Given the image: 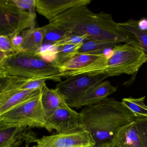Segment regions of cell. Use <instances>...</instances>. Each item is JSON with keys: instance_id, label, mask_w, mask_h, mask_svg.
Returning a JSON list of instances; mask_svg holds the SVG:
<instances>
[{"instance_id": "obj_5", "label": "cell", "mask_w": 147, "mask_h": 147, "mask_svg": "<svg viewBox=\"0 0 147 147\" xmlns=\"http://www.w3.org/2000/svg\"><path fill=\"white\" fill-rule=\"evenodd\" d=\"M73 34H86L89 39L107 40L138 45L127 33L120 30L110 13L101 11L95 13L90 19L79 26Z\"/></svg>"}, {"instance_id": "obj_13", "label": "cell", "mask_w": 147, "mask_h": 147, "mask_svg": "<svg viewBox=\"0 0 147 147\" xmlns=\"http://www.w3.org/2000/svg\"><path fill=\"white\" fill-rule=\"evenodd\" d=\"M117 91L110 81H103L93 87L76 104L74 108H79L99 103Z\"/></svg>"}, {"instance_id": "obj_14", "label": "cell", "mask_w": 147, "mask_h": 147, "mask_svg": "<svg viewBox=\"0 0 147 147\" xmlns=\"http://www.w3.org/2000/svg\"><path fill=\"white\" fill-rule=\"evenodd\" d=\"M120 30L129 35L142 49L147 55V18L139 20L130 19L118 23Z\"/></svg>"}, {"instance_id": "obj_19", "label": "cell", "mask_w": 147, "mask_h": 147, "mask_svg": "<svg viewBox=\"0 0 147 147\" xmlns=\"http://www.w3.org/2000/svg\"><path fill=\"white\" fill-rule=\"evenodd\" d=\"M121 43L107 40L90 39L83 42L78 54H102L108 49H112Z\"/></svg>"}, {"instance_id": "obj_30", "label": "cell", "mask_w": 147, "mask_h": 147, "mask_svg": "<svg viewBox=\"0 0 147 147\" xmlns=\"http://www.w3.org/2000/svg\"><path fill=\"white\" fill-rule=\"evenodd\" d=\"M20 147H30V145H25V144H24V146H22ZM32 147H37V146L36 144V145H33Z\"/></svg>"}, {"instance_id": "obj_16", "label": "cell", "mask_w": 147, "mask_h": 147, "mask_svg": "<svg viewBox=\"0 0 147 147\" xmlns=\"http://www.w3.org/2000/svg\"><path fill=\"white\" fill-rule=\"evenodd\" d=\"M115 147H142V139L137 123L134 122L122 128L113 138Z\"/></svg>"}, {"instance_id": "obj_29", "label": "cell", "mask_w": 147, "mask_h": 147, "mask_svg": "<svg viewBox=\"0 0 147 147\" xmlns=\"http://www.w3.org/2000/svg\"><path fill=\"white\" fill-rule=\"evenodd\" d=\"M10 38H11L12 44L15 52L16 53L24 52V50L22 48L23 37L22 34L14 35Z\"/></svg>"}, {"instance_id": "obj_32", "label": "cell", "mask_w": 147, "mask_h": 147, "mask_svg": "<svg viewBox=\"0 0 147 147\" xmlns=\"http://www.w3.org/2000/svg\"><path fill=\"white\" fill-rule=\"evenodd\" d=\"M113 147V146H111V147Z\"/></svg>"}, {"instance_id": "obj_6", "label": "cell", "mask_w": 147, "mask_h": 147, "mask_svg": "<svg viewBox=\"0 0 147 147\" xmlns=\"http://www.w3.org/2000/svg\"><path fill=\"white\" fill-rule=\"evenodd\" d=\"M35 9L26 11L17 7L11 0H0V35L11 37L35 28Z\"/></svg>"}, {"instance_id": "obj_18", "label": "cell", "mask_w": 147, "mask_h": 147, "mask_svg": "<svg viewBox=\"0 0 147 147\" xmlns=\"http://www.w3.org/2000/svg\"><path fill=\"white\" fill-rule=\"evenodd\" d=\"M42 102L47 118L59 107L67 104L64 96L57 89L49 88L46 85L42 91Z\"/></svg>"}, {"instance_id": "obj_20", "label": "cell", "mask_w": 147, "mask_h": 147, "mask_svg": "<svg viewBox=\"0 0 147 147\" xmlns=\"http://www.w3.org/2000/svg\"><path fill=\"white\" fill-rule=\"evenodd\" d=\"M145 97L140 98H124L122 102L133 114L136 119L147 118V105L144 103Z\"/></svg>"}, {"instance_id": "obj_3", "label": "cell", "mask_w": 147, "mask_h": 147, "mask_svg": "<svg viewBox=\"0 0 147 147\" xmlns=\"http://www.w3.org/2000/svg\"><path fill=\"white\" fill-rule=\"evenodd\" d=\"M147 63V55L137 45L125 43L116 45L110 53H105L96 61L95 75L107 77L136 74Z\"/></svg>"}, {"instance_id": "obj_26", "label": "cell", "mask_w": 147, "mask_h": 147, "mask_svg": "<svg viewBox=\"0 0 147 147\" xmlns=\"http://www.w3.org/2000/svg\"><path fill=\"white\" fill-rule=\"evenodd\" d=\"M141 135L142 147H147V118L136 119Z\"/></svg>"}, {"instance_id": "obj_21", "label": "cell", "mask_w": 147, "mask_h": 147, "mask_svg": "<svg viewBox=\"0 0 147 147\" xmlns=\"http://www.w3.org/2000/svg\"><path fill=\"white\" fill-rule=\"evenodd\" d=\"M0 94L22 91L26 84L32 80L16 76H9L0 78Z\"/></svg>"}, {"instance_id": "obj_22", "label": "cell", "mask_w": 147, "mask_h": 147, "mask_svg": "<svg viewBox=\"0 0 147 147\" xmlns=\"http://www.w3.org/2000/svg\"><path fill=\"white\" fill-rule=\"evenodd\" d=\"M83 42L59 47L55 64L60 67L72 60L77 55Z\"/></svg>"}, {"instance_id": "obj_15", "label": "cell", "mask_w": 147, "mask_h": 147, "mask_svg": "<svg viewBox=\"0 0 147 147\" xmlns=\"http://www.w3.org/2000/svg\"><path fill=\"white\" fill-rule=\"evenodd\" d=\"M42 89L22 90L0 94V114L40 95Z\"/></svg>"}, {"instance_id": "obj_31", "label": "cell", "mask_w": 147, "mask_h": 147, "mask_svg": "<svg viewBox=\"0 0 147 147\" xmlns=\"http://www.w3.org/2000/svg\"><path fill=\"white\" fill-rule=\"evenodd\" d=\"M97 147V146H92V147Z\"/></svg>"}, {"instance_id": "obj_28", "label": "cell", "mask_w": 147, "mask_h": 147, "mask_svg": "<svg viewBox=\"0 0 147 147\" xmlns=\"http://www.w3.org/2000/svg\"><path fill=\"white\" fill-rule=\"evenodd\" d=\"M11 1L20 9L22 10H31L36 7V0H11Z\"/></svg>"}, {"instance_id": "obj_17", "label": "cell", "mask_w": 147, "mask_h": 147, "mask_svg": "<svg viewBox=\"0 0 147 147\" xmlns=\"http://www.w3.org/2000/svg\"><path fill=\"white\" fill-rule=\"evenodd\" d=\"M21 34L23 37L24 52L35 54L43 44L46 31L43 26L26 30Z\"/></svg>"}, {"instance_id": "obj_25", "label": "cell", "mask_w": 147, "mask_h": 147, "mask_svg": "<svg viewBox=\"0 0 147 147\" xmlns=\"http://www.w3.org/2000/svg\"><path fill=\"white\" fill-rule=\"evenodd\" d=\"M0 51L5 52L7 55L16 53L9 37L4 35L0 36Z\"/></svg>"}, {"instance_id": "obj_4", "label": "cell", "mask_w": 147, "mask_h": 147, "mask_svg": "<svg viewBox=\"0 0 147 147\" xmlns=\"http://www.w3.org/2000/svg\"><path fill=\"white\" fill-rule=\"evenodd\" d=\"M18 127L44 128L52 131L47 123L42 94L0 114V130Z\"/></svg>"}, {"instance_id": "obj_12", "label": "cell", "mask_w": 147, "mask_h": 147, "mask_svg": "<svg viewBox=\"0 0 147 147\" xmlns=\"http://www.w3.org/2000/svg\"><path fill=\"white\" fill-rule=\"evenodd\" d=\"M29 127L8 128L0 130V147H20L38 142L36 134Z\"/></svg>"}, {"instance_id": "obj_8", "label": "cell", "mask_w": 147, "mask_h": 147, "mask_svg": "<svg viewBox=\"0 0 147 147\" xmlns=\"http://www.w3.org/2000/svg\"><path fill=\"white\" fill-rule=\"evenodd\" d=\"M94 14L87 6L75 7L57 16L45 26L48 28L57 29L67 35L73 34Z\"/></svg>"}, {"instance_id": "obj_2", "label": "cell", "mask_w": 147, "mask_h": 147, "mask_svg": "<svg viewBox=\"0 0 147 147\" xmlns=\"http://www.w3.org/2000/svg\"><path fill=\"white\" fill-rule=\"evenodd\" d=\"M61 73L60 67L56 64L46 62L27 52L7 54L0 61V78L16 76L59 82L61 81Z\"/></svg>"}, {"instance_id": "obj_24", "label": "cell", "mask_w": 147, "mask_h": 147, "mask_svg": "<svg viewBox=\"0 0 147 147\" xmlns=\"http://www.w3.org/2000/svg\"><path fill=\"white\" fill-rule=\"evenodd\" d=\"M89 36L86 34L82 35L69 34L60 41L55 43L54 45L57 47H60L67 45L77 44L83 42L89 39Z\"/></svg>"}, {"instance_id": "obj_23", "label": "cell", "mask_w": 147, "mask_h": 147, "mask_svg": "<svg viewBox=\"0 0 147 147\" xmlns=\"http://www.w3.org/2000/svg\"><path fill=\"white\" fill-rule=\"evenodd\" d=\"M58 49L59 47L55 46L54 43H43L40 49L34 55L46 62L55 63L57 59Z\"/></svg>"}, {"instance_id": "obj_1", "label": "cell", "mask_w": 147, "mask_h": 147, "mask_svg": "<svg viewBox=\"0 0 147 147\" xmlns=\"http://www.w3.org/2000/svg\"><path fill=\"white\" fill-rule=\"evenodd\" d=\"M80 113L82 129L91 134L95 146L99 147L112 146L113 138L117 132L136 120L122 102L113 98L85 107Z\"/></svg>"}, {"instance_id": "obj_11", "label": "cell", "mask_w": 147, "mask_h": 147, "mask_svg": "<svg viewBox=\"0 0 147 147\" xmlns=\"http://www.w3.org/2000/svg\"><path fill=\"white\" fill-rule=\"evenodd\" d=\"M91 0H36V10L50 22L68 9L79 6L89 5Z\"/></svg>"}, {"instance_id": "obj_7", "label": "cell", "mask_w": 147, "mask_h": 147, "mask_svg": "<svg viewBox=\"0 0 147 147\" xmlns=\"http://www.w3.org/2000/svg\"><path fill=\"white\" fill-rule=\"evenodd\" d=\"M107 78L105 76L91 74L70 76L58 82L55 88L64 96L67 105L74 108L90 89Z\"/></svg>"}, {"instance_id": "obj_27", "label": "cell", "mask_w": 147, "mask_h": 147, "mask_svg": "<svg viewBox=\"0 0 147 147\" xmlns=\"http://www.w3.org/2000/svg\"><path fill=\"white\" fill-rule=\"evenodd\" d=\"M45 80H32L23 87L22 90H34L43 89L46 85Z\"/></svg>"}, {"instance_id": "obj_10", "label": "cell", "mask_w": 147, "mask_h": 147, "mask_svg": "<svg viewBox=\"0 0 147 147\" xmlns=\"http://www.w3.org/2000/svg\"><path fill=\"white\" fill-rule=\"evenodd\" d=\"M48 124L52 130L58 133L82 129L80 113L77 112L67 104L59 107L47 118Z\"/></svg>"}, {"instance_id": "obj_9", "label": "cell", "mask_w": 147, "mask_h": 147, "mask_svg": "<svg viewBox=\"0 0 147 147\" xmlns=\"http://www.w3.org/2000/svg\"><path fill=\"white\" fill-rule=\"evenodd\" d=\"M37 147H90L95 142L87 131L80 130L71 132L44 136L36 143Z\"/></svg>"}]
</instances>
